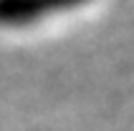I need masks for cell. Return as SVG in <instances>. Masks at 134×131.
<instances>
[{"label": "cell", "instance_id": "1", "mask_svg": "<svg viewBox=\"0 0 134 131\" xmlns=\"http://www.w3.org/2000/svg\"><path fill=\"white\" fill-rule=\"evenodd\" d=\"M89 3L91 0H0V28H30Z\"/></svg>", "mask_w": 134, "mask_h": 131}]
</instances>
